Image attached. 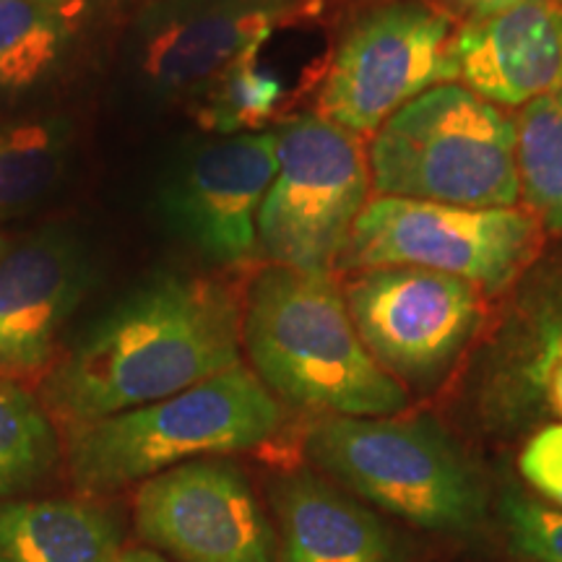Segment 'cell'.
Returning <instances> with one entry per match:
<instances>
[{"mask_svg":"<svg viewBox=\"0 0 562 562\" xmlns=\"http://www.w3.org/2000/svg\"><path fill=\"white\" fill-rule=\"evenodd\" d=\"M243 311L229 286L161 273L110 307L45 381L70 427L146 406L240 364Z\"/></svg>","mask_w":562,"mask_h":562,"instance_id":"cell-1","label":"cell"},{"mask_svg":"<svg viewBox=\"0 0 562 562\" xmlns=\"http://www.w3.org/2000/svg\"><path fill=\"white\" fill-rule=\"evenodd\" d=\"M243 341L252 372L281 402L328 417H391L404 383L372 360L328 269L271 263L250 281Z\"/></svg>","mask_w":562,"mask_h":562,"instance_id":"cell-2","label":"cell"},{"mask_svg":"<svg viewBox=\"0 0 562 562\" xmlns=\"http://www.w3.org/2000/svg\"><path fill=\"white\" fill-rule=\"evenodd\" d=\"M279 427V398L240 362L170 398L70 427L68 467L76 487L117 490L203 456L248 451Z\"/></svg>","mask_w":562,"mask_h":562,"instance_id":"cell-3","label":"cell"},{"mask_svg":"<svg viewBox=\"0 0 562 562\" xmlns=\"http://www.w3.org/2000/svg\"><path fill=\"white\" fill-rule=\"evenodd\" d=\"M370 182L378 195L510 209L521 195L516 121L463 83H440L372 133Z\"/></svg>","mask_w":562,"mask_h":562,"instance_id":"cell-4","label":"cell"},{"mask_svg":"<svg viewBox=\"0 0 562 562\" xmlns=\"http://www.w3.org/2000/svg\"><path fill=\"white\" fill-rule=\"evenodd\" d=\"M305 451L351 492L419 529L472 531L484 516L480 476L430 417H323Z\"/></svg>","mask_w":562,"mask_h":562,"instance_id":"cell-5","label":"cell"},{"mask_svg":"<svg viewBox=\"0 0 562 562\" xmlns=\"http://www.w3.org/2000/svg\"><path fill=\"white\" fill-rule=\"evenodd\" d=\"M542 224L521 209H467L378 195L351 224L344 269L414 266L497 292L542 248Z\"/></svg>","mask_w":562,"mask_h":562,"instance_id":"cell-6","label":"cell"},{"mask_svg":"<svg viewBox=\"0 0 562 562\" xmlns=\"http://www.w3.org/2000/svg\"><path fill=\"white\" fill-rule=\"evenodd\" d=\"M459 30L432 0H381L347 26L318 94V115L357 136L459 79Z\"/></svg>","mask_w":562,"mask_h":562,"instance_id":"cell-7","label":"cell"},{"mask_svg":"<svg viewBox=\"0 0 562 562\" xmlns=\"http://www.w3.org/2000/svg\"><path fill=\"white\" fill-rule=\"evenodd\" d=\"M368 151L357 133L321 115L277 128V175L258 211V248L273 263L331 269L368 206Z\"/></svg>","mask_w":562,"mask_h":562,"instance_id":"cell-8","label":"cell"},{"mask_svg":"<svg viewBox=\"0 0 562 562\" xmlns=\"http://www.w3.org/2000/svg\"><path fill=\"white\" fill-rule=\"evenodd\" d=\"M351 323L368 351L398 383H438L480 326V286L448 273L383 266L341 286Z\"/></svg>","mask_w":562,"mask_h":562,"instance_id":"cell-9","label":"cell"},{"mask_svg":"<svg viewBox=\"0 0 562 562\" xmlns=\"http://www.w3.org/2000/svg\"><path fill=\"white\" fill-rule=\"evenodd\" d=\"M315 9L318 0H154L133 24V70L161 102L193 100Z\"/></svg>","mask_w":562,"mask_h":562,"instance_id":"cell-10","label":"cell"},{"mask_svg":"<svg viewBox=\"0 0 562 562\" xmlns=\"http://www.w3.org/2000/svg\"><path fill=\"white\" fill-rule=\"evenodd\" d=\"M277 175V131L199 140L172 161L159 191L167 227L216 266L258 250V211Z\"/></svg>","mask_w":562,"mask_h":562,"instance_id":"cell-11","label":"cell"},{"mask_svg":"<svg viewBox=\"0 0 562 562\" xmlns=\"http://www.w3.org/2000/svg\"><path fill=\"white\" fill-rule=\"evenodd\" d=\"M133 518L146 544L180 562H279L269 518L232 461L195 459L149 476Z\"/></svg>","mask_w":562,"mask_h":562,"instance_id":"cell-12","label":"cell"},{"mask_svg":"<svg viewBox=\"0 0 562 562\" xmlns=\"http://www.w3.org/2000/svg\"><path fill=\"white\" fill-rule=\"evenodd\" d=\"M94 284L87 243L47 227L0 256V375H32L53 360L55 341Z\"/></svg>","mask_w":562,"mask_h":562,"instance_id":"cell-13","label":"cell"},{"mask_svg":"<svg viewBox=\"0 0 562 562\" xmlns=\"http://www.w3.org/2000/svg\"><path fill=\"white\" fill-rule=\"evenodd\" d=\"M459 79L492 104L521 108L562 89V0H521L459 30Z\"/></svg>","mask_w":562,"mask_h":562,"instance_id":"cell-14","label":"cell"},{"mask_svg":"<svg viewBox=\"0 0 562 562\" xmlns=\"http://www.w3.org/2000/svg\"><path fill=\"white\" fill-rule=\"evenodd\" d=\"M279 562H402L393 531L375 513L311 472L273 484Z\"/></svg>","mask_w":562,"mask_h":562,"instance_id":"cell-15","label":"cell"},{"mask_svg":"<svg viewBox=\"0 0 562 562\" xmlns=\"http://www.w3.org/2000/svg\"><path fill=\"white\" fill-rule=\"evenodd\" d=\"M121 529L79 501H0V562H115Z\"/></svg>","mask_w":562,"mask_h":562,"instance_id":"cell-16","label":"cell"},{"mask_svg":"<svg viewBox=\"0 0 562 562\" xmlns=\"http://www.w3.org/2000/svg\"><path fill=\"white\" fill-rule=\"evenodd\" d=\"M74 136L60 117H0V220L30 214L66 180Z\"/></svg>","mask_w":562,"mask_h":562,"instance_id":"cell-17","label":"cell"},{"mask_svg":"<svg viewBox=\"0 0 562 562\" xmlns=\"http://www.w3.org/2000/svg\"><path fill=\"white\" fill-rule=\"evenodd\" d=\"M68 26L50 5L0 0V104L40 89L68 53Z\"/></svg>","mask_w":562,"mask_h":562,"instance_id":"cell-18","label":"cell"},{"mask_svg":"<svg viewBox=\"0 0 562 562\" xmlns=\"http://www.w3.org/2000/svg\"><path fill=\"white\" fill-rule=\"evenodd\" d=\"M516 167L526 211L562 235V89L524 104L516 117Z\"/></svg>","mask_w":562,"mask_h":562,"instance_id":"cell-19","label":"cell"},{"mask_svg":"<svg viewBox=\"0 0 562 562\" xmlns=\"http://www.w3.org/2000/svg\"><path fill=\"white\" fill-rule=\"evenodd\" d=\"M58 459V438L45 409L0 375V501L37 484Z\"/></svg>","mask_w":562,"mask_h":562,"instance_id":"cell-20","label":"cell"},{"mask_svg":"<svg viewBox=\"0 0 562 562\" xmlns=\"http://www.w3.org/2000/svg\"><path fill=\"white\" fill-rule=\"evenodd\" d=\"M201 123L216 136H235L250 133L269 121L284 100V83L277 74L258 63V55H250L235 63L227 74H222L203 91Z\"/></svg>","mask_w":562,"mask_h":562,"instance_id":"cell-21","label":"cell"},{"mask_svg":"<svg viewBox=\"0 0 562 562\" xmlns=\"http://www.w3.org/2000/svg\"><path fill=\"white\" fill-rule=\"evenodd\" d=\"M510 328L518 339L562 357V256L526 277Z\"/></svg>","mask_w":562,"mask_h":562,"instance_id":"cell-22","label":"cell"},{"mask_svg":"<svg viewBox=\"0 0 562 562\" xmlns=\"http://www.w3.org/2000/svg\"><path fill=\"white\" fill-rule=\"evenodd\" d=\"M503 521L510 550L518 558L562 562V510L547 508L529 497L508 495L503 501Z\"/></svg>","mask_w":562,"mask_h":562,"instance_id":"cell-23","label":"cell"},{"mask_svg":"<svg viewBox=\"0 0 562 562\" xmlns=\"http://www.w3.org/2000/svg\"><path fill=\"white\" fill-rule=\"evenodd\" d=\"M510 393L562 422V357L518 339L510 370Z\"/></svg>","mask_w":562,"mask_h":562,"instance_id":"cell-24","label":"cell"},{"mask_svg":"<svg viewBox=\"0 0 562 562\" xmlns=\"http://www.w3.org/2000/svg\"><path fill=\"white\" fill-rule=\"evenodd\" d=\"M518 469L539 495L562 508V422H552L526 440Z\"/></svg>","mask_w":562,"mask_h":562,"instance_id":"cell-25","label":"cell"},{"mask_svg":"<svg viewBox=\"0 0 562 562\" xmlns=\"http://www.w3.org/2000/svg\"><path fill=\"white\" fill-rule=\"evenodd\" d=\"M516 3H521V0H440L438 5L448 13L461 16L463 24H469V21H482L508 11Z\"/></svg>","mask_w":562,"mask_h":562,"instance_id":"cell-26","label":"cell"},{"mask_svg":"<svg viewBox=\"0 0 562 562\" xmlns=\"http://www.w3.org/2000/svg\"><path fill=\"white\" fill-rule=\"evenodd\" d=\"M115 562H170L151 550H125L117 554Z\"/></svg>","mask_w":562,"mask_h":562,"instance_id":"cell-27","label":"cell"},{"mask_svg":"<svg viewBox=\"0 0 562 562\" xmlns=\"http://www.w3.org/2000/svg\"><path fill=\"white\" fill-rule=\"evenodd\" d=\"M34 3H40V5H50V9H53V5H55V3H60V0H34Z\"/></svg>","mask_w":562,"mask_h":562,"instance_id":"cell-28","label":"cell"},{"mask_svg":"<svg viewBox=\"0 0 562 562\" xmlns=\"http://www.w3.org/2000/svg\"><path fill=\"white\" fill-rule=\"evenodd\" d=\"M5 248H9V245H5V237L0 235V256H3V250H5Z\"/></svg>","mask_w":562,"mask_h":562,"instance_id":"cell-29","label":"cell"},{"mask_svg":"<svg viewBox=\"0 0 562 562\" xmlns=\"http://www.w3.org/2000/svg\"><path fill=\"white\" fill-rule=\"evenodd\" d=\"M375 3H381V0H375Z\"/></svg>","mask_w":562,"mask_h":562,"instance_id":"cell-30","label":"cell"}]
</instances>
